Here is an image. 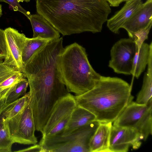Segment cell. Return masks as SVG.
<instances>
[{
	"label": "cell",
	"instance_id": "obj_17",
	"mask_svg": "<svg viewBox=\"0 0 152 152\" xmlns=\"http://www.w3.org/2000/svg\"><path fill=\"white\" fill-rule=\"evenodd\" d=\"M152 53V42L150 44L143 42L137 50L132 65V75L137 79L144 71Z\"/></svg>",
	"mask_w": 152,
	"mask_h": 152
},
{
	"label": "cell",
	"instance_id": "obj_16",
	"mask_svg": "<svg viewBox=\"0 0 152 152\" xmlns=\"http://www.w3.org/2000/svg\"><path fill=\"white\" fill-rule=\"evenodd\" d=\"M25 77L23 72L0 60V91L14 87L18 83Z\"/></svg>",
	"mask_w": 152,
	"mask_h": 152
},
{
	"label": "cell",
	"instance_id": "obj_2",
	"mask_svg": "<svg viewBox=\"0 0 152 152\" xmlns=\"http://www.w3.org/2000/svg\"><path fill=\"white\" fill-rule=\"evenodd\" d=\"M132 86L117 77L101 76L91 90L75 96L77 106L88 110L100 123L113 122L132 101Z\"/></svg>",
	"mask_w": 152,
	"mask_h": 152
},
{
	"label": "cell",
	"instance_id": "obj_30",
	"mask_svg": "<svg viewBox=\"0 0 152 152\" xmlns=\"http://www.w3.org/2000/svg\"><path fill=\"white\" fill-rule=\"evenodd\" d=\"M30 0H17L19 2H23V1L26 2H28L30 1Z\"/></svg>",
	"mask_w": 152,
	"mask_h": 152
},
{
	"label": "cell",
	"instance_id": "obj_25",
	"mask_svg": "<svg viewBox=\"0 0 152 152\" xmlns=\"http://www.w3.org/2000/svg\"><path fill=\"white\" fill-rule=\"evenodd\" d=\"M8 54V50L4 31L0 28V59H5Z\"/></svg>",
	"mask_w": 152,
	"mask_h": 152
},
{
	"label": "cell",
	"instance_id": "obj_6",
	"mask_svg": "<svg viewBox=\"0 0 152 152\" xmlns=\"http://www.w3.org/2000/svg\"><path fill=\"white\" fill-rule=\"evenodd\" d=\"M138 49L134 40L123 38L115 42L110 50L108 66L118 74L132 75L134 58Z\"/></svg>",
	"mask_w": 152,
	"mask_h": 152
},
{
	"label": "cell",
	"instance_id": "obj_27",
	"mask_svg": "<svg viewBox=\"0 0 152 152\" xmlns=\"http://www.w3.org/2000/svg\"><path fill=\"white\" fill-rule=\"evenodd\" d=\"M14 87L5 90L0 93V118L3 111L7 104V98Z\"/></svg>",
	"mask_w": 152,
	"mask_h": 152
},
{
	"label": "cell",
	"instance_id": "obj_12",
	"mask_svg": "<svg viewBox=\"0 0 152 152\" xmlns=\"http://www.w3.org/2000/svg\"><path fill=\"white\" fill-rule=\"evenodd\" d=\"M142 0H129L120 10L107 20V26L113 33L118 34L119 30L142 3Z\"/></svg>",
	"mask_w": 152,
	"mask_h": 152
},
{
	"label": "cell",
	"instance_id": "obj_9",
	"mask_svg": "<svg viewBox=\"0 0 152 152\" xmlns=\"http://www.w3.org/2000/svg\"><path fill=\"white\" fill-rule=\"evenodd\" d=\"M75 96L70 93L60 99L55 105L41 133L45 136L57 124L69 121L77 106Z\"/></svg>",
	"mask_w": 152,
	"mask_h": 152
},
{
	"label": "cell",
	"instance_id": "obj_13",
	"mask_svg": "<svg viewBox=\"0 0 152 152\" xmlns=\"http://www.w3.org/2000/svg\"><path fill=\"white\" fill-rule=\"evenodd\" d=\"M29 19L33 30V38L53 40L60 37V33L42 16L38 14L31 15Z\"/></svg>",
	"mask_w": 152,
	"mask_h": 152
},
{
	"label": "cell",
	"instance_id": "obj_26",
	"mask_svg": "<svg viewBox=\"0 0 152 152\" xmlns=\"http://www.w3.org/2000/svg\"><path fill=\"white\" fill-rule=\"evenodd\" d=\"M2 1L7 3L10 5L15 11H19L29 19L31 14L29 12L25 10L20 5L17 0H0Z\"/></svg>",
	"mask_w": 152,
	"mask_h": 152
},
{
	"label": "cell",
	"instance_id": "obj_22",
	"mask_svg": "<svg viewBox=\"0 0 152 152\" xmlns=\"http://www.w3.org/2000/svg\"><path fill=\"white\" fill-rule=\"evenodd\" d=\"M14 143L10 134L8 122L4 117L0 118V152H11Z\"/></svg>",
	"mask_w": 152,
	"mask_h": 152
},
{
	"label": "cell",
	"instance_id": "obj_23",
	"mask_svg": "<svg viewBox=\"0 0 152 152\" xmlns=\"http://www.w3.org/2000/svg\"><path fill=\"white\" fill-rule=\"evenodd\" d=\"M28 85V81L26 77L18 83L8 96L6 100L7 104L12 103L20 96L24 95L26 93V90Z\"/></svg>",
	"mask_w": 152,
	"mask_h": 152
},
{
	"label": "cell",
	"instance_id": "obj_8",
	"mask_svg": "<svg viewBox=\"0 0 152 152\" xmlns=\"http://www.w3.org/2000/svg\"><path fill=\"white\" fill-rule=\"evenodd\" d=\"M4 31L8 54L3 62L22 72L23 67L22 53L26 37L12 28H7Z\"/></svg>",
	"mask_w": 152,
	"mask_h": 152
},
{
	"label": "cell",
	"instance_id": "obj_10",
	"mask_svg": "<svg viewBox=\"0 0 152 152\" xmlns=\"http://www.w3.org/2000/svg\"><path fill=\"white\" fill-rule=\"evenodd\" d=\"M152 23V0L142 3L123 26L122 28L127 32L130 38Z\"/></svg>",
	"mask_w": 152,
	"mask_h": 152
},
{
	"label": "cell",
	"instance_id": "obj_4",
	"mask_svg": "<svg viewBox=\"0 0 152 152\" xmlns=\"http://www.w3.org/2000/svg\"><path fill=\"white\" fill-rule=\"evenodd\" d=\"M99 123L96 120L66 135L41 140L42 152H90V142Z\"/></svg>",
	"mask_w": 152,
	"mask_h": 152
},
{
	"label": "cell",
	"instance_id": "obj_15",
	"mask_svg": "<svg viewBox=\"0 0 152 152\" xmlns=\"http://www.w3.org/2000/svg\"><path fill=\"white\" fill-rule=\"evenodd\" d=\"M96 120V117L92 113L84 108L77 106L72 113L69 121L64 130L56 135H66Z\"/></svg>",
	"mask_w": 152,
	"mask_h": 152
},
{
	"label": "cell",
	"instance_id": "obj_19",
	"mask_svg": "<svg viewBox=\"0 0 152 152\" xmlns=\"http://www.w3.org/2000/svg\"><path fill=\"white\" fill-rule=\"evenodd\" d=\"M50 40L39 38H30L26 37L22 53V61L23 66L34 55Z\"/></svg>",
	"mask_w": 152,
	"mask_h": 152
},
{
	"label": "cell",
	"instance_id": "obj_3",
	"mask_svg": "<svg viewBox=\"0 0 152 152\" xmlns=\"http://www.w3.org/2000/svg\"><path fill=\"white\" fill-rule=\"evenodd\" d=\"M58 68L66 88L76 96L92 89L101 76L92 67L85 49L76 42L64 48L59 57Z\"/></svg>",
	"mask_w": 152,
	"mask_h": 152
},
{
	"label": "cell",
	"instance_id": "obj_14",
	"mask_svg": "<svg viewBox=\"0 0 152 152\" xmlns=\"http://www.w3.org/2000/svg\"><path fill=\"white\" fill-rule=\"evenodd\" d=\"M112 122L100 123L90 140V152H110L109 143Z\"/></svg>",
	"mask_w": 152,
	"mask_h": 152
},
{
	"label": "cell",
	"instance_id": "obj_32",
	"mask_svg": "<svg viewBox=\"0 0 152 152\" xmlns=\"http://www.w3.org/2000/svg\"><path fill=\"white\" fill-rule=\"evenodd\" d=\"M2 92V91H0V92Z\"/></svg>",
	"mask_w": 152,
	"mask_h": 152
},
{
	"label": "cell",
	"instance_id": "obj_11",
	"mask_svg": "<svg viewBox=\"0 0 152 152\" xmlns=\"http://www.w3.org/2000/svg\"><path fill=\"white\" fill-rule=\"evenodd\" d=\"M151 98L147 104H142L132 101L124 108L118 118L113 122V126L133 128L152 105Z\"/></svg>",
	"mask_w": 152,
	"mask_h": 152
},
{
	"label": "cell",
	"instance_id": "obj_24",
	"mask_svg": "<svg viewBox=\"0 0 152 152\" xmlns=\"http://www.w3.org/2000/svg\"><path fill=\"white\" fill-rule=\"evenodd\" d=\"M152 25V23H151L146 28L140 30L134 34L132 39L135 41L138 50L144 41L148 39Z\"/></svg>",
	"mask_w": 152,
	"mask_h": 152
},
{
	"label": "cell",
	"instance_id": "obj_29",
	"mask_svg": "<svg viewBox=\"0 0 152 152\" xmlns=\"http://www.w3.org/2000/svg\"><path fill=\"white\" fill-rule=\"evenodd\" d=\"M110 6L118 7L119 5L124 1H127L129 0H106Z\"/></svg>",
	"mask_w": 152,
	"mask_h": 152
},
{
	"label": "cell",
	"instance_id": "obj_28",
	"mask_svg": "<svg viewBox=\"0 0 152 152\" xmlns=\"http://www.w3.org/2000/svg\"><path fill=\"white\" fill-rule=\"evenodd\" d=\"M15 152H42V148L39 144H35L28 148L20 150Z\"/></svg>",
	"mask_w": 152,
	"mask_h": 152
},
{
	"label": "cell",
	"instance_id": "obj_18",
	"mask_svg": "<svg viewBox=\"0 0 152 152\" xmlns=\"http://www.w3.org/2000/svg\"><path fill=\"white\" fill-rule=\"evenodd\" d=\"M146 72L144 75L142 85L137 95L136 102L147 104L152 96V53L150 56Z\"/></svg>",
	"mask_w": 152,
	"mask_h": 152
},
{
	"label": "cell",
	"instance_id": "obj_20",
	"mask_svg": "<svg viewBox=\"0 0 152 152\" xmlns=\"http://www.w3.org/2000/svg\"><path fill=\"white\" fill-rule=\"evenodd\" d=\"M30 100L29 91L15 101L7 104L1 114L7 121L22 112L27 106ZM0 117V118H1Z\"/></svg>",
	"mask_w": 152,
	"mask_h": 152
},
{
	"label": "cell",
	"instance_id": "obj_7",
	"mask_svg": "<svg viewBox=\"0 0 152 152\" xmlns=\"http://www.w3.org/2000/svg\"><path fill=\"white\" fill-rule=\"evenodd\" d=\"M142 140L139 132L133 128L112 125L110 139V152H127L130 146L134 149H138Z\"/></svg>",
	"mask_w": 152,
	"mask_h": 152
},
{
	"label": "cell",
	"instance_id": "obj_1",
	"mask_svg": "<svg viewBox=\"0 0 152 152\" xmlns=\"http://www.w3.org/2000/svg\"><path fill=\"white\" fill-rule=\"evenodd\" d=\"M37 13L63 36L101 32L111 10L106 0H36Z\"/></svg>",
	"mask_w": 152,
	"mask_h": 152
},
{
	"label": "cell",
	"instance_id": "obj_31",
	"mask_svg": "<svg viewBox=\"0 0 152 152\" xmlns=\"http://www.w3.org/2000/svg\"><path fill=\"white\" fill-rule=\"evenodd\" d=\"M2 15V10L1 8V6L0 4V17Z\"/></svg>",
	"mask_w": 152,
	"mask_h": 152
},
{
	"label": "cell",
	"instance_id": "obj_21",
	"mask_svg": "<svg viewBox=\"0 0 152 152\" xmlns=\"http://www.w3.org/2000/svg\"><path fill=\"white\" fill-rule=\"evenodd\" d=\"M152 110L151 105L133 127L137 131L144 141L152 134Z\"/></svg>",
	"mask_w": 152,
	"mask_h": 152
},
{
	"label": "cell",
	"instance_id": "obj_5",
	"mask_svg": "<svg viewBox=\"0 0 152 152\" xmlns=\"http://www.w3.org/2000/svg\"><path fill=\"white\" fill-rule=\"evenodd\" d=\"M11 137L14 143L35 145L38 141L32 110L30 102L20 113L8 121Z\"/></svg>",
	"mask_w": 152,
	"mask_h": 152
}]
</instances>
